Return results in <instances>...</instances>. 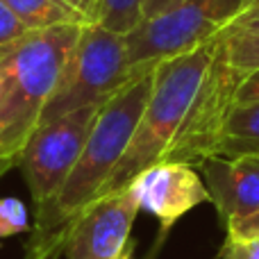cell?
<instances>
[{"label": "cell", "instance_id": "6da1fadb", "mask_svg": "<svg viewBox=\"0 0 259 259\" xmlns=\"http://www.w3.org/2000/svg\"><path fill=\"white\" fill-rule=\"evenodd\" d=\"M155 68L139 73L98 112L62 191L46 209L36 211L30 241L25 243V259H59V255H64L73 225L87 207L98 200L100 191L125 155L152 91Z\"/></svg>", "mask_w": 259, "mask_h": 259}, {"label": "cell", "instance_id": "7a4b0ae2", "mask_svg": "<svg viewBox=\"0 0 259 259\" xmlns=\"http://www.w3.org/2000/svg\"><path fill=\"white\" fill-rule=\"evenodd\" d=\"M80 27L30 30L0 48V157L16 159L39 125Z\"/></svg>", "mask_w": 259, "mask_h": 259}, {"label": "cell", "instance_id": "3957f363", "mask_svg": "<svg viewBox=\"0 0 259 259\" xmlns=\"http://www.w3.org/2000/svg\"><path fill=\"white\" fill-rule=\"evenodd\" d=\"M214 46L216 36L189 53L157 64L155 75H152V91L148 96L137 130L130 139L121 164L116 166L114 175L100 191L98 200L114 191L127 189L137 175L166 159L184 123V116L191 107L193 96L200 87L202 75L209 66Z\"/></svg>", "mask_w": 259, "mask_h": 259}, {"label": "cell", "instance_id": "277c9868", "mask_svg": "<svg viewBox=\"0 0 259 259\" xmlns=\"http://www.w3.org/2000/svg\"><path fill=\"white\" fill-rule=\"evenodd\" d=\"M146 68L155 66H130L123 34L98 23H84L66 57L57 87L44 107L39 125L84 107H105Z\"/></svg>", "mask_w": 259, "mask_h": 259}, {"label": "cell", "instance_id": "5b68a950", "mask_svg": "<svg viewBox=\"0 0 259 259\" xmlns=\"http://www.w3.org/2000/svg\"><path fill=\"white\" fill-rule=\"evenodd\" d=\"M241 7L243 0H184L159 16L141 21L125 34L130 66H157L198 48L214 39Z\"/></svg>", "mask_w": 259, "mask_h": 259}, {"label": "cell", "instance_id": "8992f818", "mask_svg": "<svg viewBox=\"0 0 259 259\" xmlns=\"http://www.w3.org/2000/svg\"><path fill=\"white\" fill-rule=\"evenodd\" d=\"M100 109L103 107L77 109L55 121L41 123L30 134L16 157V166L25 178L34 211L46 209L62 191Z\"/></svg>", "mask_w": 259, "mask_h": 259}, {"label": "cell", "instance_id": "52a82bcc", "mask_svg": "<svg viewBox=\"0 0 259 259\" xmlns=\"http://www.w3.org/2000/svg\"><path fill=\"white\" fill-rule=\"evenodd\" d=\"M241 82L243 80L230 66L228 53L216 34L209 66L202 75L200 87L191 100V107L164 161L202 164L209 157H216L221 134L237 103V91Z\"/></svg>", "mask_w": 259, "mask_h": 259}, {"label": "cell", "instance_id": "ba28073f", "mask_svg": "<svg viewBox=\"0 0 259 259\" xmlns=\"http://www.w3.org/2000/svg\"><path fill=\"white\" fill-rule=\"evenodd\" d=\"M139 211L130 187L96 200L73 225L64 255L66 259H118L125 252Z\"/></svg>", "mask_w": 259, "mask_h": 259}, {"label": "cell", "instance_id": "9c48e42d", "mask_svg": "<svg viewBox=\"0 0 259 259\" xmlns=\"http://www.w3.org/2000/svg\"><path fill=\"white\" fill-rule=\"evenodd\" d=\"M139 209H146L161 223V228H170L187 211L200 202H209L202 178L191 168V164L182 161H159L146 168L130 184Z\"/></svg>", "mask_w": 259, "mask_h": 259}, {"label": "cell", "instance_id": "30bf717a", "mask_svg": "<svg viewBox=\"0 0 259 259\" xmlns=\"http://www.w3.org/2000/svg\"><path fill=\"white\" fill-rule=\"evenodd\" d=\"M200 166L209 202L225 228L259 211V155L209 157Z\"/></svg>", "mask_w": 259, "mask_h": 259}, {"label": "cell", "instance_id": "8fae6325", "mask_svg": "<svg viewBox=\"0 0 259 259\" xmlns=\"http://www.w3.org/2000/svg\"><path fill=\"white\" fill-rule=\"evenodd\" d=\"M219 39L228 53L232 71L241 80H248L259 71V0L243 7L223 30Z\"/></svg>", "mask_w": 259, "mask_h": 259}, {"label": "cell", "instance_id": "7c38bea8", "mask_svg": "<svg viewBox=\"0 0 259 259\" xmlns=\"http://www.w3.org/2000/svg\"><path fill=\"white\" fill-rule=\"evenodd\" d=\"M259 155V103L234 105L225 121L216 157Z\"/></svg>", "mask_w": 259, "mask_h": 259}, {"label": "cell", "instance_id": "4fadbf2b", "mask_svg": "<svg viewBox=\"0 0 259 259\" xmlns=\"http://www.w3.org/2000/svg\"><path fill=\"white\" fill-rule=\"evenodd\" d=\"M27 30H48L57 25H84L87 18L66 0H3Z\"/></svg>", "mask_w": 259, "mask_h": 259}, {"label": "cell", "instance_id": "5bb4252c", "mask_svg": "<svg viewBox=\"0 0 259 259\" xmlns=\"http://www.w3.org/2000/svg\"><path fill=\"white\" fill-rule=\"evenodd\" d=\"M143 0H98L91 23L125 36L141 23Z\"/></svg>", "mask_w": 259, "mask_h": 259}, {"label": "cell", "instance_id": "9a60e30c", "mask_svg": "<svg viewBox=\"0 0 259 259\" xmlns=\"http://www.w3.org/2000/svg\"><path fill=\"white\" fill-rule=\"evenodd\" d=\"M30 230L27 209L18 198H0V239Z\"/></svg>", "mask_w": 259, "mask_h": 259}, {"label": "cell", "instance_id": "2e32d148", "mask_svg": "<svg viewBox=\"0 0 259 259\" xmlns=\"http://www.w3.org/2000/svg\"><path fill=\"white\" fill-rule=\"evenodd\" d=\"M219 259H259V237H230L219 252Z\"/></svg>", "mask_w": 259, "mask_h": 259}, {"label": "cell", "instance_id": "e0dca14e", "mask_svg": "<svg viewBox=\"0 0 259 259\" xmlns=\"http://www.w3.org/2000/svg\"><path fill=\"white\" fill-rule=\"evenodd\" d=\"M25 32H30L21 21L16 18V14L0 0V48L7 44H12L14 39L23 36Z\"/></svg>", "mask_w": 259, "mask_h": 259}, {"label": "cell", "instance_id": "ac0fdd59", "mask_svg": "<svg viewBox=\"0 0 259 259\" xmlns=\"http://www.w3.org/2000/svg\"><path fill=\"white\" fill-rule=\"evenodd\" d=\"M248 103H259V71L252 73L248 80H243L237 91V103L234 105H248Z\"/></svg>", "mask_w": 259, "mask_h": 259}, {"label": "cell", "instance_id": "d6986e66", "mask_svg": "<svg viewBox=\"0 0 259 259\" xmlns=\"http://www.w3.org/2000/svg\"><path fill=\"white\" fill-rule=\"evenodd\" d=\"M225 230H228L230 237H259V211L234 225H228Z\"/></svg>", "mask_w": 259, "mask_h": 259}, {"label": "cell", "instance_id": "ffe728a7", "mask_svg": "<svg viewBox=\"0 0 259 259\" xmlns=\"http://www.w3.org/2000/svg\"><path fill=\"white\" fill-rule=\"evenodd\" d=\"M184 3V0H143V9H141V21L155 18L159 14H164L166 9L175 7V5Z\"/></svg>", "mask_w": 259, "mask_h": 259}, {"label": "cell", "instance_id": "44dd1931", "mask_svg": "<svg viewBox=\"0 0 259 259\" xmlns=\"http://www.w3.org/2000/svg\"><path fill=\"white\" fill-rule=\"evenodd\" d=\"M66 3L71 5V7H75L77 12L87 18V23H91V16H94V12H96L98 0H66Z\"/></svg>", "mask_w": 259, "mask_h": 259}, {"label": "cell", "instance_id": "7402d4cb", "mask_svg": "<svg viewBox=\"0 0 259 259\" xmlns=\"http://www.w3.org/2000/svg\"><path fill=\"white\" fill-rule=\"evenodd\" d=\"M12 166H16V159H9V157H0V178L7 173Z\"/></svg>", "mask_w": 259, "mask_h": 259}, {"label": "cell", "instance_id": "603a6c76", "mask_svg": "<svg viewBox=\"0 0 259 259\" xmlns=\"http://www.w3.org/2000/svg\"><path fill=\"white\" fill-rule=\"evenodd\" d=\"M252 3H255V0H243V7H248V5H252ZM241 7V9H243Z\"/></svg>", "mask_w": 259, "mask_h": 259}, {"label": "cell", "instance_id": "cb8c5ba5", "mask_svg": "<svg viewBox=\"0 0 259 259\" xmlns=\"http://www.w3.org/2000/svg\"><path fill=\"white\" fill-rule=\"evenodd\" d=\"M118 259H130V252L125 250V252H123V255H121V257H118Z\"/></svg>", "mask_w": 259, "mask_h": 259}]
</instances>
